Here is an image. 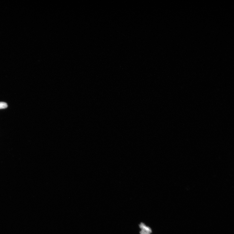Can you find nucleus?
Returning <instances> with one entry per match:
<instances>
[{
	"label": "nucleus",
	"instance_id": "f257e3e1",
	"mask_svg": "<svg viewBox=\"0 0 234 234\" xmlns=\"http://www.w3.org/2000/svg\"><path fill=\"white\" fill-rule=\"evenodd\" d=\"M140 227L142 231L140 232L141 234H150L152 231L151 229L146 226L143 223H141Z\"/></svg>",
	"mask_w": 234,
	"mask_h": 234
},
{
	"label": "nucleus",
	"instance_id": "f03ea898",
	"mask_svg": "<svg viewBox=\"0 0 234 234\" xmlns=\"http://www.w3.org/2000/svg\"><path fill=\"white\" fill-rule=\"evenodd\" d=\"M8 107L7 103L4 102H0V109H3L7 108Z\"/></svg>",
	"mask_w": 234,
	"mask_h": 234
}]
</instances>
